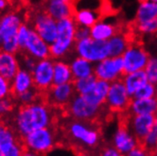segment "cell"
<instances>
[{"mask_svg": "<svg viewBox=\"0 0 157 156\" xmlns=\"http://www.w3.org/2000/svg\"><path fill=\"white\" fill-rule=\"evenodd\" d=\"M12 94L10 90V82L6 80L5 78L0 74V98L10 97Z\"/></svg>", "mask_w": 157, "mask_h": 156, "instance_id": "39", "label": "cell"}, {"mask_svg": "<svg viewBox=\"0 0 157 156\" xmlns=\"http://www.w3.org/2000/svg\"><path fill=\"white\" fill-rule=\"evenodd\" d=\"M75 37H76V41H80V40L90 37V28L77 26Z\"/></svg>", "mask_w": 157, "mask_h": 156, "instance_id": "40", "label": "cell"}, {"mask_svg": "<svg viewBox=\"0 0 157 156\" xmlns=\"http://www.w3.org/2000/svg\"><path fill=\"white\" fill-rule=\"evenodd\" d=\"M97 80L98 79L94 74L88 77L80 78V79H75L73 81V85L75 88L76 94L82 95V96L88 94L95 86Z\"/></svg>", "mask_w": 157, "mask_h": 156, "instance_id": "30", "label": "cell"}, {"mask_svg": "<svg viewBox=\"0 0 157 156\" xmlns=\"http://www.w3.org/2000/svg\"><path fill=\"white\" fill-rule=\"evenodd\" d=\"M139 143V140L124 123L119 125L112 138V145L119 151L120 155H128Z\"/></svg>", "mask_w": 157, "mask_h": 156, "instance_id": "15", "label": "cell"}, {"mask_svg": "<svg viewBox=\"0 0 157 156\" xmlns=\"http://www.w3.org/2000/svg\"><path fill=\"white\" fill-rule=\"evenodd\" d=\"M134 29L142 36H151L157 33V18L140 24H134Z\"/></svg>", "mask_w": 157, "mask_h": 156, "instance_id": "32", "label": "cell"}, {"mask_svg": "<svg viewBox=\"0 0 157 156\" xmlns=\"http://www.w3.org/2000/svg\"><path fill=\"white\" fill-rule=\"evenodd\" d=\"M151 2H154V3H157V0H149Z\"/></svg>", "mask_w": 157, "mask_h": 156, "instance_id": "47", "label": "cell"}, {"mask_svg": "<svg viewBox=\"0 0 157 156\" xmlns=\"http://www.w3.org/2000/svg\"><path fill=\"white\" fill-rule=\"evenodd\" d=\"M157 18V3L151 2L149 0H139L134 24H140Z\"/></svg>", "mask_w": 157, "mask_h": 156, "instance_id": "28", "label": "cell"}, {"mask_svg": "<svg viewBox=\"0 0 157 156\" xmlns=\"http://www.w3.org/2000/svg\"><path fill=\"white\" fill-rule=\"evenodd\" d=\"M32 87H34L32 74L24 68H20L10 81V90L13 96H17Z\"/></svg>", "mask_w": 157, "mask_h": 156, "instance_id": "23", "label": "cell"}, {"mask_svg": "<svg viewBox=\"0 0 157 156\" xmlns=\"http://www.w3.org/2000/svg\"><path fill=\"white\" fill-rule=\"evenodd\" d=\"M63 1H65V2H69V3H73L74 0H63Z\"/></svg>", "mask_w": 157, "mask_h": 156, "instance_id": "46", "label": "cell"}, {"mask_svg": "<svg viewBox=\"0 0 157 156\" xmlns=\"http://www.w3.org/2000/svg\"><path fill=\"white\" fill-rule=\"evenodd\" d=\"M19 63H20V68H24L29 72H31L34 69L35 65L37 63V60L31 57L30 55L27 54L24 51H20L18 54Z\"/></svg>", "mask_w": 157, "mask_h": 156, "instance_id": "37", "label": "cell"}, {"mask_svg": "<svg viewBox=\"0 0 157 156\" xmlns=\"http://www.w3.org/2000/svg\"><path fill=\"white\" fill-rule=\"evenodd\" d=\"M24 52L30 55L37 61L50 57V44L43 40L38 33L31 28L30 35L26 44Z\"/></svg>", "mask_w": 157, "mask_h": 156, "instance_id": "17", "label": "cell"}, {"mask_svg": "<svg viewBox=\"0 0 157 156\" xmlns=\"http://www.w3.org/2000/svg\"><path fill=\"white\" fill-rule=\"evenodd\" d=\"M44 1H47V0H44Z\"/></svg>", "mask_w": 157, "mask_h": 156, "instance_id": "49", "label": "cell"}, {"mask_svg": "<svg viewBox=\"0 0 157 156\" xmlns=\"http://www.w3.org/2000/svg\"><path fill=\"white\" fill-rule=\"evenodd\" d=\"M44 94V100L52 107H65L76 95L73 82L53 84Z\"/></svg>", "mask_w": 157, "mask_h": 156, "instance_id": "13", "label": "cell"}, {"mask_svg": "<svg viewBox=\"0 0 157 156\" xmlns=\"http://www.w3.org/2000/svg\"><path fill=\"white\" fill-rule=\"evenodd\" d=\"M9 8V0H0V14L8 12Z\"/></svg>", "mask_w": 157, "mask_h": 156, "instance_id": "43", "label": "cell"}, {"mask_svg": "<svg viewBox=\"0 0 157 156\" xmlns=\"http://www.w3.org/2000/svg\"><path fill=\"white\" fill-rule=\"evenodd\" d=\"M132 98L123 81L119 79L110 83L105 107L110 112L123 114L127 111Z\"/></svg>", "mask_w": 157, "mask_h": 156, "instance_id": "10", "label": "cell"}, {"mask_svg": "<svg viewBox=\"0 0 157 156\" xmlns=\"http://www.w3.org/2000/svg\"><path fill=\"white\" fill-rule=\"evenodd\" d=\"M66 112L71 118L83 121H96L103 115L106 107H98L89 103L82 95L76 94L65 106Z\"/></svg>", "mask_w": 157, "mask_h": 156, "instance_id": "7", "label": "cell"}, {"mask_svg": "<svg viewBox=\"0 0 157 156\" xmlns=\"http://www.w3.org/2000/svg\"><path fill=\"white\" fill-rule=\"evenodd\" d=\"M109 87L110 82L98 79L92 90L83 97L89 103L98 107H105V101Z\"/></svg>", "mask_w": 157, "mask_h": 156, "instance_id": "24", "label": "cell"}, {"mask_svg": "<svg viewBox=\"0 0 157 156\" xmlns=\"http://www.w3.org/2000/svg\"><path fill=\"white\" fill-rule=\"evenodd\" d=\"M25 22V15L20 10H9L1 14L0 24V50L18 54L17 31Z\"/></svg>", "mask_w": 157, "mask_h": 156, "instance_id": "3", "label": "cell"}, {"mask_svg": "<svg viewBox=\"0 0 157 156\" xmlns=\"http://www.w3.org/2000/svg\"><path fill=\"white\" fill-rule=\"evenodd\" d=\"M28 23L48 44H51L56 40L58 21L51 17L44 10H33L29 14Z\"/></svg>", "mask_w": 157, "mask_h": 156, "instance_id": "6", "label": "cell"}, {"mask_svg": "<svg viewBox=\"0 0 157 156\" xmlns=\"http://www.w3.org/2000/svg\"><path fill=\"white\" fill-rule=\"evenodd\" d=\"M154 97H157V85L150 82L142 85L132 96L136 98H150Z\"/></svg>", "mask_w": 157, "mask_h": 156, "instance_id": "34", "label": "cell"}, {"mask_svg": "<svg viewBox=\"0 0 157 156\" xmlns=\"http://www.w3.org/2000/svg\"><path fill=\"white\" fill-rule=\"evenodd\" d=\"M148 81L157 85V56H151L144 69Z\"/></svg>", "mask_w": 157, "mask_h": 156, "instance_id": "36", "label": "cell"}, {"mask_svg": "<svg viewBox=\"0 0 157 156\" xmlns=\"http://www.w3.org/2000/svg\"><path fill=\"white\" fill-rule=\"evenodd\" d=\"M0 24H1V14H0Z\"/></svg>", "mask_w": 157, "mask_h": 156, "instance_id": "48", "label": "cell"}, {"mask_svg": "<svg viewBox=\"0 0 157 156\" xmlns=\"http://www.w3.org/2000/svg\"><path fill=\"white\" fill-rule=\"evenodd\" d=\"M126 115H153L157 116V97L150 98L132 97L125 112Z\"/></svg>", "mask_w": 157, "mask_h": 156, "instance_id": "18", "label": "cell"}, {"mask_svg": "<svg viewBox=\"0 0 157 156\" xmlns=\"http://www.w3.org/2000/svg\"><path fill=\"white\" fill-rule=\"evenodd\" d=\"M72 75L75 79H80V78L88 77L94 74V65L95 63H91L84 58H82L80 56L72 57L70 61L68 62Z\"/></svg>", "mask_w": 157, "mask_h": 156, "instance_id": "26", "label": "cell"}, {"mask_svg": "<svg viewBox=\"0 0 157 156\" xmlns=\"http://www.w3.org/2000/svg\"><path fill=\"white\" fill-rule=\"evenodd\" d=\"M30 31H31V27L29 26L28 22H24L20 26L17 31V42H18L20 51H24L30 35Z\"/></svg>", "mask_w": 157, "mask_h": 156, "instance_id": "35", "label": "cell"}, {"mask_svg": "<svg viewBox=\"0 0 157 156\" xmlns=\"http://www.w3.org/2000/svg\"><path fill=\"white\" fill-rule=\"evenodd\" d=\"M121 57L124 64V73L127 74L144 70L151 55L142 44L132 41Z\"/></svg>", "mask_w": 157, "mask_h": 156, "instance_id": "9", "label": "cell"}, {"mask_svg": "<svg viewBox=\"0 0 157 156\" xmlns=\"http://www.w3.org/2000/svg\"><path fill=\"white\" fill-rule=\"evenodd\" d=\"M73 52L77 56L84 58L93 63L109 57L106 41L96 40L92 37L76 41Z\"/></svg>", "mask_w": 157, "mask_h": 156, "instance_id": "8", "label": "cell"}, {"mask_svg": "<svg viewBox=\"0 0 157 156\" xmlns=\"http://www.w3.org/2000/svg\"><path fill=\"white\" fill-rule=\"evenodd\" d=\"M44 10L57 21L73 17L75 12L73 3L65 2L63 0H47Z\"/></svg>", "mask_w": 157, "mask_h": 156, "instance_id": "19", "label": "cell"}, {"mask_svg": "<svg viewBox=\"0 0 157 156\" xmlns=\"http://www.w3.org/2000/svg\"><path fill=\"white\" fill-rule=\"evenodd\" d=\"M77 24L73 17L58 21L57 37L50 44V57L54 60L66 59L73 53L76 43Z\"/></svg>", "mask_w": 157, "mask_h": 156, "instance_id": "4", "label": "cell"}, {"mask_svg": "<svg viewBox=\"0 0 157 156\" xmlns=\"http://www.w3.org/2000/svg\"><path fill=\"white\" fill-rule=\"evenodd\" d=\"M14 108V101L10 97L0 98V118L8 116Z\"/></svg>", "mask_w": 157, "mask_h": 156, "instance_id": "38", "label": "cell"}, {"mask_svg": "<svg viewBox=\"0 0 157 156\" xmlns=\"http://www.w3.org/2000/svg\"><path fill=\"white\" fill-rule=\"evenodd\" d=\"M53 67L54 59L49 57L37 61L34 69L31 71L34 87L44 93L53 85Z\"/></svg>", "mask_w": 157, "mask_h": 156, "instance_id": "12", "label": "cell"}, {"mask_svg": "<svg viewBox=\"0 0 157 156\" xmlns=\"http://www.w3.org/2000/svg\"><path fill=\"white\" fill-rule=\"evenodd\" d=\"M155 116H156L153 115H126V121L124 124L132 132V135L139 140V142H141L150 131Z\"/></svg>", "mask_w": 157, "mask_h": 156, "instance_id": "16", "label": "cell"}, {"mask_svg": "<svg viewBox=\"0 0 157 156\" xmlns=\"http://www.w3.org/2000/svg\"><path fill=\"white\" fill-rule=\"evenodd\" d=\"M151 153H153V154L157 155V143H156L155 147H154V149H153V150H152V152H151Z\"/></svg>", "mask_w": 157, "mask_h": 156, "instance_id": "45", "label": "cell"}, {"mask_svg": "<svg viewBox=\"0 0 157 156\" xmlns=\"http://www.w3.org/2000/svg\"><path fill=\"white\" fill-rule=\"evenodd\" d=\"M41 94L42 93L38 89H36L35 87H32L23 93H21L17 96H14V98L20 106H24V105H29L30 103H33L34 101H36V100L40 99L39 97Z\"/></svg>", "mask_w": 157, "mask_h": 156, "instance_id": "31", "label": "cell"}, {"mask_svg": "<svg viewBox=\"0 0 157 156\" xmlns=\"http://www.w3.org/2000/svg\"><path fill=\"white\" fill-rule=\"evenodd\" d=\"M5 128H6V125H4L3 123H1V122H0V142H1L3 133H4V131H5Z\"/></svg>", "mask_w": 157, "mask_h": 156, "instance_id": "44", "label": "cell"}, {"mask_svg": "<svg viewBox=\"0 0 157 156\" xmlns=\"http://www.w3.org/2000/svg\"><path fill=\"white\" fill-rule=\"evenodd\" d=\"M124 64L122 57H107L104 60L96 63L94 65V75L97 79L108 82L119 80L124 75Z\"/></svg>", "mask_w": 157, "mask_h": 156, "instance_id": "11", "label": "cell"}, {"mask_svg": "<svg viewBox=\"0 0 157 156\" xmlns=\"http://www.w3.org/2000/svg\"><path fill=\"white\" fill-rule=\"evenodd\" d=\"M132 40L124 31L119 30L115 35L112 36L106 41L107 48L109 51V56L111 57H119L122 56L127 48L129 47Z\"/></svg>", "mask_w": 157, "mask_h": 156, "instance_id": "22", "label": "cell"}, {"mask_svg": "<svg viewBox=\"0 0 157 156\" xmlns=\"http://www.w3.org/2000/svg\"><path fill=\"white\" fill-rule=\"evenodd\" d=\"M74 77L71 72L69 63L64 59L54 60L53 67V84H62L67 82H73Z\"/></svg>", "mask_w": 157, "mask_h": 156, "instance_id": "27", "label": "cell"}, {"mask_svg": "<svg viewBox=\"0 0 157 156\" xmlns=\"http://www.w3.org/2000/svg\"><path fill=\"white\" fill-rule=\"evenodd\" d=\"M121 80L123 81V83H124L128 93L130 94L132 97L133 94L136 93L142 85H144L146 82H149L147 75H146L144 70H139L136 72L124 74L121 78Z\"/></svg>", "mask_w": 157, "mask_h": 156, "instance_id": "29", "label": "cell"}, {"mask_svg": "<svg viewBox=\"0 0 157 156\" xmlns=\"http://www.w3.org/2000/svg\"><path fill=\"white\" fill-rule=\"evenodd\" d=\"M100 154L103 156H120L119 151L113 146V145H108V146H105L102 150Z\"/></svg>", "mask_w": 157, "mask_h": 156, "instance_id": "42", "label": "cell"}, {"mask_svg": "<svg viewBox=\"0 0 157 156\" xmlns=\"http://www.w3.org/2000/svg\"><path fill=\"white\" fill-rule=\"evenodd\" d=\"M140 143L151 153L152 152L155 145L157 143V116H155L154 122H153V124H152L150 131L147 133V135L143 138V140Z\"/></svg>", "mask_w": 157, "mask_h": 156, "instance_id": "33", "label": "cell"}, {"mask_svg": "<svg viewBox=\"0 0 157 156\" xmlns=\"http://www.w3.org/2000/svg\"><path fill=\"white\" fill-rule=\"evenodd\" d=\"M73 18L77 26L91 28L100 18H102V12L91 9H76Z\"/></svg>", "mask_w": 157, "mask_h": 156, "instance_id": "25", "label": "cell"}, {"mask_svg": "<svg viewBox=\"0 0 157 156\" xmlns=\"http://www.w3.org/2000/svg\"><path fill=\"white\" fill-rule=\"evenodd\" d=\"M149 154H151V152L146 149L141 143H139L137 146H136L130 151L128 155L129 156H146Z\"/></svg>", "mask_w": 157, "mask_h": 156, "instance_id": "41", "label": "cell"}, {"mask_svg": "<svg viewBox=\"0 0 157 156\" xmlns=\"http://www.w3.org/2000/svg\"><path fill=\"white\" fill-rule=\"evenodd\" d=\"M52 106L38 99L29 105L21 106L13 117V129L23 138L28 133L42 128L51 127L54 122Z\"/></svg>", "mask_w": 157, "mask_h": 156, "instance_id": "1", "label": "cell"}, {"mask_svg": "<svg viewBox=\"0 0 157 156\" xmlns=\"http://www.w3.org/2000/svg\"><path fill=\"white\" fill-rule=\"evenodd\" d=\"M27 155L46 154L49 152L56 144V133L51 127L32 131L22 138Z\"/></svg>", "mask_w": 157, "mask_h": 156, "instance_id": "5", "label": "cell"}, {"mask_svg": "<svg viewBox=\"0 0 157 156\" xmlns=\"http://www.w3.org/2000/svg\"><path fill=\"white\" fill-rule=\"evenodd\" d=\"M19 69L20 63L18 55L0 50V74L10 82Z\"/></svg>", "mask_w": 157, "mask_h": 156, "instance_id": "21", "label": "cell"}, {"mask_svg": "<svg viewBox=\"0 0 157 156\" xmlns=\"http://www.w3.org/2000/svg\"><path fill=\"white\" fill-rule=\"evenodd\" d=\"M20 136L13 128L6 126L0 142V156H21L26 154V149Z\"/></svg>", "mask_w": 157, "mask_h": 156, "instance_id": "14", "label": "cell"}, {"mask_svg": "<svg viewBox=\"0 0 157 156\" xmlns=\"http://www.w3.org/2000/svg\"><path fill=\"white\" fill-rule=\"evenodd\" d=\"M117 31H119V29L117 23L108 19L100 18L90 28V37L96 40L107 41Z\"/></svg>", "mask_w": 157, "mask_h": 156, "instance_id": "20", "label": "cell"}, {"mask_svg": "<svg viewBox=\"0 0 157 156\" xmlns=\"http://www.w3.org/2000/svg\"><path fill=\"white\" fill-rule=\"evenodd\" d=\"M65 131L69 141L82 150H95L101 143V133L95 121H83L72 118L66 124Z\"/></svg>", "mask_w": 157, "mask_h": 156, "instance_id": "2", "label": "cell"}]
</instances>
